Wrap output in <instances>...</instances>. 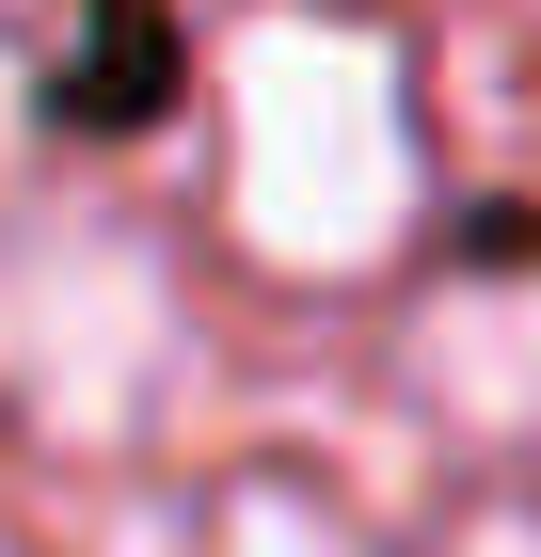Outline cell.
I'll return each mask as SVG.
<instances>
[{
	"label": "cell",
	"mask_w": 541,
	"mask_h": 557,
	"mask_svg": "<svg viewBox=\"0 0 541 557\" xmlns=\"http://www.w3.org/2000/svg\"><path fill=\"white\" fill-rule=\"evenodd\" d=\"M223 144H239V239L271 271H367L398 256L430 160H415V96L398 48L351 16H255L223 48Z\"/></svg>",
	"instance_id": "cell-1"
},
{
	"label": "cell",
	"mask_w": 541,
	"mask_h": 557,
	"mask_svg": "<svg viewBox=\"0 0 541 557\" xmlns=\"http://www.w3.org/2000/svg\"><path fill=\"white\" fill-rule=\"evenodd\" d=\"M192 383V319H175L160 256L112 223H48L0 256V398L48 446H112Z\"/></svg>",
	"instance_id": "cell-2"
},
{
	"label": "cell",
	"mask_w": 541,
	"mask_h": 557,
	"mask_svg": "<svg viewBox=\"0 0 541 557\" xmlns=\"http://www.w3.org/2000/svg\"><path fill=\"white\" fill-rule=\"evenodd\" d=\"M415 383L446 430H478V446H541V271L526 287H462L415 319Z\"/></svg>",
	"instance_id": "cell-3"
},
{
	"label": "cell",
	"mask_w": 541,
	"mask_h": 557,
	"mask_svg": "<svg viewBox=\"0 0 541 557\" xmlns=\"http://www.w3.org/2000/svg\"><path fill=\"white\" fill-rule=\"evenodd\" d=\"M208 557H367V525L334 510V494H303V478H239Z\"/></svg>",
	"instance_id": "cell-4"
},
{
	"label": "cell",
	"mask_w": 541,
	"mask_h": 557,
	"mask_svg": "<svg viewBox=\"0 0 541 557\" xmlns=\"http://www.w3.org/2000/svg\"><path fill=\"white\" fill-rule=\"evenodd\" d=\"M446 557H541V510H478V525H462Z\"/></svg>",
	"instance_id": "cell-5"
},
{
	"label": "cell",
	"mask_w": 541,
	"mask_h": 557,
	"mask_svg": "<svg viewBox=\"0 0 541 557\" xmlns=\"http://www.w3.org/2000/svg\"><path fill=\"white\" fill-rule=\"evenodd\" d=\"M0 144H16V81H0Z\"/></svg>",
	"instance_id": "cell-6"
}]
</instances>
